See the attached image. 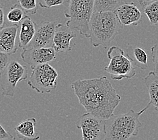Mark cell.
Instances as JSON below:
<instances>
[{
  "label": "cell",
  "instance_id": "13",
  "mask_svg": "<svg viewBox=\"0 0 158 140\" xmlns=\"http://www.w3.org/2000/svg\"><path fill=\"white\" fill-rule=\"evenodd\" d=\"M115 12L124 26H137L142 20L141 11L133 2L124 3L116 10Z\"/></svg>",
  "mask_w": 158,
  "mask_h": 140
},
{
  "label": "cell",
  "instance_id": "15",
  "mask_svg": "<svg viewBox=\"0 0 158 140\" xmlns=\"http://www.w3.org/2000/svg\"><path fill=\"white\" fill-rule=\"evenodd\" d=\"M36 119L34 117L28 118L15 127L17 137L24 140H35L40 138V135L36 131Z\"/></svg>",
  "mask_w": 158,
  "mask_h": 140
},
{
  "label": "cell",
  "instance_id": "3",
  "mask_svg": "<svg viewBox=\"0 0 158 140\" xmlns=\"http://www.w3.org/2000/svg\"><path fill=\"white\" fill-rule=\"evenodd\" d=\"M151 107L149 103L139 112L131 110L106 120V140H127L135 137L142 125L139 117Z\"/></svg>",
  "mask_w": 158,
  "mask_h": 140
},
{
  "label": "cell",
  "instance_id": "2",
  "mask_svg": "<svg viewBox=\"0 0 158 140\" xmlns=\"http://www.w3.org/2000/svg\"><path fill=\"white\" fill-rule=\"evenodd\" d=\"M123 28L115 12H94L89 26L90 42L95 47L107 49Z\"/></svg>",
  "mask_w": 158,
  "mask_h": 140
},
{
  "label": "cell",
  "instance_id": "17",
  "mask_svg": "<svg viewBox=\"0 0 158 140\" xmlns=\"http://www.w3.org/2000/svg\"><path fill=\"white\" fill-rule=\"evenodd\" d=\"M126 0H95L94 12H115Z\"/></svg>",
  "mask_w": 158,
  "mask_h": 140
},
{
  "label": "cell",
  "instance_id": "25",
  "mask_svg": "<svg viewBox=\"0 0 158 140\" xmlns=\"http://www.w3.org/2000/svg\"><path fill=\"white\" fill-rule=\"evenodd\" d=\"M8 54L0 51V71H2L9 63Z\"/></svg>",
  "mask_w": 158,
  "mask_h": 140
},
{
  "label": "cell",
  "instance_id": "11",
  "mask_svg": "<svg viewBox=\"0 0 158 140\" xmlns=\"http://www.w3.org/2000/svg\"><path fill=\"white\" fill-rule=\"evenodd\" d=\"M19 29V24H7L0 28V51L8 55L16 53V38Z\"/></svg>",
  "mask_w": 158,
  "mask_h": 140
},
{
  "label": "cell",
  "instance_id": "26",
  "mask_svg": "<svg viewBox=\"0 0 158 140\" xmlns=\"http://www.w3.org/2000/svg\"><path fill=\"white\" fill-rule=\"evenodd\" d=\"M4 6L2 3H0V28L5 25L4 20Z\"/></svg>",
  "mask_w": 158,
  "mask_h": 140
},
{
  "label": "cell",
  "instance_id": "18",
  "mask_svg": "<svg viewBox=\"0 0 158 140\" xmlns=\"http://www.w3.org/2000/svg\"><path fill=\"white\" fill-rule=\"evenodd\" d=\"M144 13L148 18L150 24L158 26V0H154L144 7Z\"/></svg>",
  "mask_w": 158,
  "mask_h": 140
},
{
  "label": "cell",
  "instance_id": "27",
  "mask_svg": "<svg viewBox=\"0 0 158 140\" xmlns=\"http://www.w3.org/2000/svg\"><path fill=\"white\" fill-rule=\"evenodd\" d=\"M154 0H139V4H140L143 7H145L147 5L149 4V3L152 2Z\"/></svg>",
  "mask_w": 158,
  "mask_h": 140
},
{
  "label": "cell",
  "instance_id": "14",
  "mask_svg": "<svg viewBox=\"0 0 158 140\" xmlns=\"http://www.w3.org/2000/svg\"><path fill=\"white\" fill-rule=\"evenodd\" d=\"M36 24L27 15L20 22L18 47L25 49L28 47L35 35Z\"/></svg>",
  "mask_w": 158,
  "mask_h": 140
},
{
  "label": "cell",
  "instance_id": "23",
  "mask_svg": "<svg viewBox=\"0 0 158 140\" xmlns=\"http://www.w3.org/2000/svg\"><path fill=\"white\" fill-rule=\"evenodd\" d=\"M152 62L154 65V71L158 73V43L154 45L151 49Z\"/></svg>",
  "mask_w": 158,
  "mask_h": 140
},
{
  "label": "cell",
  "instance_id": "1",
  "mask_svg": "<svg viewBox=\"0 0 158 140\" xmlns=\"http://www.w3.org/2000/svg\"><path fill=\"white\" fill-rule=\"evenodd\" d=\"M80 103L87 112L108 120L113 116L121 100L111 82L106 76L78 79L71 84Z\"/></svg>",
  "mask_w": 158,
  "mask_h": 140
},
{
  "label": "cell",
  "instance_id": "8",
  "mask_svg": "<svg viewBox=\"0 0 158 140\" xmlns=\"http://www.w3.org/2000/svg\"><path fill=\"white\" fill-rule=\"evenodd\" d=\"M76 127L82 132L84 140H103L106 138V120L86 112L76 123Z\"/></svg>",
  "mask_w": 158,
  "mask_h": 140
},
{
  "label": "cell",
  "instance_id": "6",
  "mask_svg": "<svg viewBox=\"0 0 158 140\" xmlns=\"http://www.w3.org/2000/svg\"><path fill=\"white\" fill-rule=\"evenodd\" d=\"M32 72L28 84L32 89L41 94L50 93L57 88L59 74L48 63L31 68Z\"/></svg>",
  "mask_w": 158,
  "mask_h": 140
},
{
  "label": "cell",
  "instance_id": "16",
  "mask_svg": "<svg viewBox=\"0 0 158 140\" xmlns=\"http://www.w3.org/2000/svg\"><path fill=\"white\" fill-rule=\"evenodd\" d=\"M144 83L148 90L150 105L158 111V75L155 71H150L144 78Z\"/></svg>",
  "mask_w": 158,
  "mask_h": 140
},
{
  "label": "cell",
  "instance_id": "7",
  "mask_svg": "<svg viewBox=\"0 0 158 140\" xmlns=\"http://www.w3.org/2000/svg\"><path fill=\"white\" fill-rule=\"evenodd\" d=\"M27 78V67L14 60L10 62L4 69L0 71V86L3 95L13 97L18 83Z\"/></svg>",
  "mask_w": 158,
  "mask_h": 140
},
{
  "label": "cell",
  "instance_id": "24",
  "mask_svg": "<svg viewBox=\"0 0 158 140\" xmlns=\"http://www.w3.org/2000/svg\"><path fill=\"white\" fill-rule=\"evenodd\" d=\"M15 139L16 138L9 134L0 124V140H12Z\"/></svg>",
  "mask_w": 158,
  "mask_h": 140
},
{
  "label": "cell",
  "instance_id": "21",
  "mask_svg": "<svg viewBox=\"0 0 158 140\" xmlns=\"http://www.w3.org/2000/svg\"><path fill=\"white\" fill-rule=\"evenodd\" d=\"M18 2L26 14H35L38 10L36 0H18Z\"/></svg>",
  "mask_w": 158,
  "mask_h": 140
},
{
  "label": "cell",
  "instance_id": "20",
  "mask_svg": "<svg viewBox=\"0 0 158 140\" xmlns=\"http://www.w3.org/2000/svg\"><path fill=\"white\" fill-rule=\"evenodd\" d=\"M133 55L135 57V62L137 67H140L141 70L148 69V55L143 49L140 47L133 48Z\"/></svg>",
  "mask_w": 158,
  "mask_h": 140
},
{
  "label": "cell",
  "instance_id": "4",
  "mask_svg": "<svg viewBox=\"0 0 158 140\" xmlns=\"http://www.w3.org/2000/svg\"><path fill=\"white\" fill-rule=\"evenodd\" d=\"M65 12L67 27L77 31L81 35L89 38V26L94 10L95 0H69Z\"/></svg>",
  "mask_w": 158,
  "mask_h": 140
},
{
  "label": "cell",
  "instance_id": "19",
  "mask_svg": "<svg viewBox=\"0 0 158 140\" xmlns=\"http://www.w3.org/2000/svg\"><path fill=\"white\" fill-rule=\"evenodd\" d=\"M26 16V14L22 10L20 6L18 3H16L11 7L9 12L7 13V18L9 22H12V23L19 24Z\"/></svg>",
  "mask_w": 158,
  "mask_h": 140
},
{
  "label": "cell",
  "instance_id": "10",
  "mask_svg": "<svg viewBox=\"0 0 158 140\" xmlns=\"http://www.w3.org/2000/svg\"><path fill=\"white\" fill-rule=\"evenodd\" d=\"M56 25L55 22H41L36 26L35 35L27 48L53 47Z\"/></svg>",
  "mask_w": 158,
  "mask_h": 140
},
{
  "label": "cell",
  "instance_id": "9",
  "mask_svg": "<svg viewBox=\"0 0 158 140\" xmlns=\"http://www.w3.org/2000/svg\"><path fill=\"white\" fill-rule=\"evenodd\" d=\"M22 61L31 68L43 63H49L56 59L53 47H31L23 49L21 53Z\"/></svg>",
  "mask_w": 158,
  "mask_h": 140
},
{
  "label": "cell",
  "instance_id": "5",
  "mask_svg": "<svg viewBox=\"0 0 158 140\" xmlns=\"http://www.w3.org/2000/svg\"><path fill=\"white\" fill-rule=\"evenodd\" d=\"M107 57L110 62L104 70L110 75L113 80L131 79L136 75V63L122 49L116 46L110 47L107 51Z\"/></svg>",
  "mask_w": 158,
  "mask_h": 140
},
{
  "label": "cell",
  "instance_id": "22",
  "mask_svg": "<svg viewBox=\"0 0 158 140\" xmlns=\"http://www.w3.org/2000/svg\"><path fill=\"white\" fill-rule=\"evenodd\" d=\"M69 2V0H40L39 6L43 8L48 9L54 6L65 4Z\"/></svg>",
  "mask_w": 158,
  "mask_h": 140
},
{
  "label": "cell",
  "instance_id": "28",
  "mask_svg": "<svg viewBox=\"0 0 158 140\" xmlns=\"http://www.w3.org/2000/svg\"><path fill=\"white\" fill-rule=\"evenodd\" d=\"M7 1H9V0H7Z\"/></svg>",
  "mask_w": 158,
  "mask_h": 140
},
{
  "label": "cell",
  "instance_id": "12",
  "mask_svg": "<svg viewBox=\"0 0 158 140\" xmlns=\"http://www.w3.org/2000/svg\"><path fill=\"white\" fill-rule=\"evenodd\" d=\"M77 36L73 30L63 24L56 25L53 38V47L56 53L69 52L71 51V41Z\"/></svg>",
  "mask_w": 158,
  "mask_h": 140
}]
</instances>
